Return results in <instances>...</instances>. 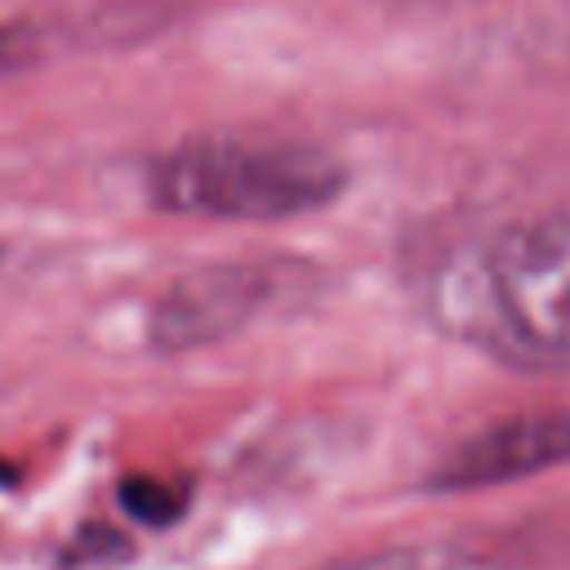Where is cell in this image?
<instances>
[{"instance_id": "cell-1", "label": "cell", "mask_w": 570, "mask_h": 570, "mask_svg": "<svg viewBox=\"0 0 570 570\" xmlns=\"http://www.w3.org/2000/svg\"><path fill=\"white\" fill-rule=\"evenodd\" d=\"M428 325L521 374H570V205L445 245L419 276Z\"/></svg>"}, {"instance_id": "cell-5", "label": "cell", "mask_w": 570, "mask_h": 570, "mask_svg": "<svg viewBox=\"0 0 570 570\" xmlns=\"http://www.w3.org/2000/svg\"><path fill=\"white\" fill-rule=\"evenodd\" d=\"M312 570H503L468 548L450 543H401V548H374V552H347L334 561H321Z\"/></svg>"}, {"instance_id": "cell-4", "label": "cell", "mask_w": 570, "mask_h": 570, "mask_svg": "<svg viewBox=\"0 0 570 570\" xmlns=\"http://www.w3.org/2000/svg\"><path fill=\"white\" fill-rule=\"evenodd\" d=\"M561 463H570V405H543V410L494 419L472 436L454 441L432 463L428 490L436 494L490 490V485H512V481L552 472Z\"/></svg>"}, {"instance_id": "cell-2", "label": "cell", "mask_w": 570, "mask_h": 570, "mask_svg": "<svg viewBox=\"0 0 570 570\" xmlns=\"http://www.w3.org/2000/svg\"><path fill=\"white\" fill-rule=\"evenodd\" d=\"M352 187L338 151L285 134L183 138L147 165V196L174 218L289 223L330 209Z\"/></svg>"}, {"instance_id": "cell-6", "label": "cell", "mask_w": 570, "mask_h": 570, "mask_svg": "<svg viewBox=\"0 0 570 570\" xmlns=\"http://www.w3.org/2000/svg\"><path fill=\"white\" fill-rule=\"evenodd\" d=\"M120 503L134 521H147V525H169L183 517L187 508V490L174 485V481H160V476H129L120 485Z\"/></svg>"}, {"instance_id": "cell-7", "label": "cell", "mask_w": 570, "mask_h": 570, "mask_svg": "<svg viewBox=\"0 0 570 570\" xmlns=\"http://www.w3.org/2000/svg\"><path fill=\"white\" fill-rule=\"evenodd\" d=\"M36 58V36L18 22H0V76H13Z\"/></svg>"}, {"instance_id": "cell-8", "label": "cell", "mask_w": 570, "mask_h": 570, "mask_svg": "<svg viewBox=\"0 0 570 570\" xmlns=\"http://www.w3.org/2000/svg\"><path fill=\"white\" fill-rule=\"evenodd\" d=\"M0 263H4V249H0Z\"/></svg>"}, {"instance_id": "cell-3", "label": "cell", "mask_w": 570, "mask_h": 570, "mask_svg": "<svg viewBox=\"0 0 570 570\" xmlns=\"http://www.w3.org/2000/svg\"><path fill=\"white\" fill-rule=\"evenodd\" d=\"M316 289H321V267L307 258L267 254V258L205 263L169 281V289L151 303L147 343L160 356L200 352L245 334L263 316L312 303Z\"/></svg>"}]
</instances>
